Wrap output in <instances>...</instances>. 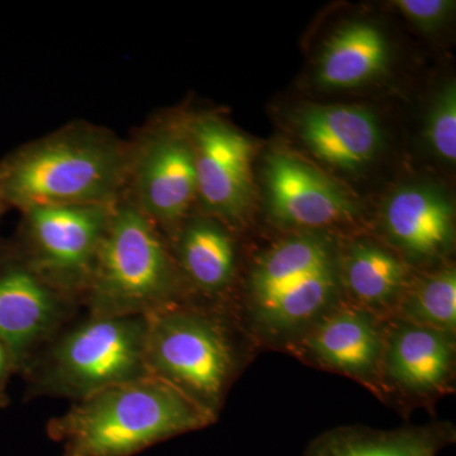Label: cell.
I'll return each mask as SVG.
<instances>
[{"mask_svg":"<svg viewBox=\"0 0 456 456\" xmlns=\"http://www.w3.org/2000/svg\"><path fill=\"white\" fill-rule=\"evenodd\" d=\"M130 141L73 121L0 160V197L18 212L35 206L113 204L125 193Z\"/></svg>","mask_w":456,"mask_h":456,"instance_id":"1","label":"cell"},{"mask_svg":"<svg viewBox=\"0 0 456 456\" xmlns=\"http://www.w3.org/2000/svg\"><path fill=\"white\" fill-rule=\"evenodd\" d=\"M215 419L178 389L149 375L74 402L50 419L47 434L61 445L62 456H132Z\"/></svg>","mask_w":456,"mask_h":456,"instance_id":"2","label":"cell"},{"mask_svg":"<svg viewBox=\"0 0 456 456\" xmlns=\"http://www.w3.org/2000/svg\"><path fill=\"white\" fill-rule=\"evenodd\" d=\"M169 242L125 196L114 203L82 297L89 314L147 317L185 301Z\"/></svg>","mask_w":456,"mask_h":456,"instance_id":"3","label":"cell"},{"mask_svg":"<svg viewBox=\"0 0 456 456\" xmlns=\"http://www.w3.org/2000/svg\"><path fill=\"white\" fill-rule=\"evenodd\" d=\"M73 321L36 354L20 374L29 398L77 402L108 387L149 377L146 317L88 314Z\"/></svg>","mask_w":456,"mask_h":456,"instance_id":"4","label":"cell"},{"mask_svg":"<svg viewBox=\"0 0 456 456\" xmlns=\"http://www.w3.org/2000/svg\"><path fill=\"white\" fill-rule=\"evenodd\" d=\"M338 279L334 248L326 237L312 232L288 237L251 269V314L270 334L301 329L329 307Z\"/></svg>","mask_w":456,"mask_h":456,"instance_id":"5","label":"cell"},{"mask_svg":"<svg viewBox=\"0 0 456 456\" xmlns=\"http://www.w3.org/2000/svg\"><path fill=\"white\" fill-rule=\"evenodd\" d=\"M146 318L147 373L216 416L235 368L221 321L185 303Z\"/></svg>","mask_w":456,"mask_h":456,"instance_id":"6","label":"cell"},{"mask_svg":"<svg viewBox=\"0 0 456 456\" xmlns=\"http://www.w3.org/2000/svg\"><path fill=\"white\" fill-rule=\"evenodd\" d=\"M130 141L123 196L169 242L198 207L197 171L187 119L155 117Z\"/></svg>","mask_w":456,"mask_h":456,"instance_id":"7","label":"cell"},{"mask_svg":"<svg viewBox=\"0 0 456 456\" xmlns=\"http://www.w3.org/2000/svg\"><path fill=\"white\" fill-rule=\"evenodd\" d=\"M113 206L29 207L20 212L12 248L45 283L82 305Z\"/></svg>","mask_w":456,"mask_h":456,"instance_id":"8","label":"cell"},{"mask_svg":"<svg viewBox=\"0 0 456 456\" xmlns=\"http://www.w3.org/2000/svg\"><path fill=\"white\" fill-rule=\"evenodd\" d=\"M185 119L196 160L198 207L227 227L236 226L253 200V141L215 113Z\"/></svg>","mask_w":456,"mask_h":456,"instance_id":"9","label":"cell"},{"mask_svg":"<svg viewBox=\"0 0 456 456\" xmlns=\"http://www.w3.org/2000/svg\"><path fill=\"white\" fill-rule=\"evenodd\" d=\"M79 307L35 274L11 244L0 246V340L13 354L20 374Z\"/></svg>","mask_w":456,"mask_h":456,"instance_id":"10","label":"cell"},{"mask_svg":"<svg viewBox=\"0 0 456 456\" xmlns=\"http://www.w3.org/2000/svg\"><path fill=\"white\" fill-rule=\"evenodd\" d=\"M266 198L273 218L285 226L321 228L349 221L358 206L322 171L277 151L265 161Z\"/></svg>","mask_w":456,"mask_h":456,"instance_id":"11","label":"cell"},{"mask_svg":"<svg viewBox=\"0 0 456 456\" xmlns=\"http://www.w3.org/2000/svg\"><path fill=\"white\" fill-rule=\"evenodd\" d=\"M297 126L312 154L336 169L367 167L382 145L377 116L362 106H310L299 112Z\"/></svg>","mask_w":456,"mask_h":456,"instance_id":"12","label":"cell"},{"mask_svg":"<svg viewBox=\"0 0 456 456\" xmlns=\"http://www.w3.org/2000/svg\"><path fill=\"white\" fill-rule=\"evenodd\" d=\"M454 206L440 189H398L384 207V226L398 248L416 259L448 253L454 241Z\"/></svg>","mask_w":456,"mask_h":456,"instance_id":"13","label":"cell"},{"mask_svg":"<svg viewBox=\"0 0 456 456\" xmlns=\"http://www.w3.org/2000/svg\"><path fill=\"white\" fill-rule=\"evenodd\" d=\"M185 285L209 296L224 293L233 281L235 245L227 226L196 212L169 241Z\"/></svg>","mask_w":456,"mask_h":456,"instance_id":"14","label":"cell"},{"mask_svg":"<svg viewBox=\"0 0 456 456\" xmlns=\"http://www.w3.org/2000/svg\"><path fill=\"white\" fill-rule=\"evenodd\" d=\"M386 36L369 22L347 23L326 42L314 79L325 89H354L370 83L388 65Z\"/></svg>","mask_w":456,"mask_h":456,"instance_id":"15","label":"cell"},{"mask_svg":"<svg viewBox=\"0 0 456 456\" xmlns=\"http://www.w3.org/2000/svg\"><path fill=\"white\" fill-rule=\"evenodd\" d=\"M452 354L448 334L404 322L393 332L384 356L395 382L410 391L431 392L449 377Z\"/></svg>","mask_w":456,"mask_h":456,"instance_id":"16","label":"cell"},{"mask_svg":"<svg viewBox=\"0 0 456 456\" xmlns=\"http://www.w3.org/2000/svg\"><path fill=\"white\" fill-rule=\"evenodd\" d=\"M312 355L345 373L374 371L382 355L379 330L364 312L344 310L326 317L305 338Z\"/></svg>","mask_w":456,"mask_h":456,"instance_id":"17","label":"cell"},{"mask_svg":"<svg viewBox=\"0 0 456 456\" xmlns=\"http://www.w3.org/2000/svg\"><path fill=\"white\" fill-rule=\"evenodd\" d=\"M342 269L347 289L367 307L391 305L406 285L404 264L389 251L369 242L351 246Z\"/></svg>","mask_w":456,"mask_h":456,"instance_id":"18","label":"cell"},{"mask_svg":"<svg viewBox=\"0 0 456 456\" xmlns=\"http://www.w3.org/2000/svg\"><path fill=\"white\" fill-rule=\"evenodd\" d=\"M404 322L452 334L456 326V273L448 268L428 275L399 303Z\"/></svg>","mask_w":456,"mask_h":456,"instance_id":"19","label":"cell"},{"mask_svg":"<svg viewBox=\"0 0 456 456\" xmlns=\"http://www.w3.org/2000/svg\"><path fill=\"white\" fill-rule=\"evenodd\" d=\"M431 151L448 164L456 161V86L449 82L432 102L425 126Z\"/></svg>","mask_w":456,"mask_h":456,"instance_id":"20","label":"cell"},{"mask_svg":"<svg viewBox=\"0 0 456 456\" xmlns=\"http://www.w3.org/2000/svg\"><path fill=\"white\" fill-rule=\"evenodd\" d=\"M434 445L428 437L407 435L397 439L350 444L334 456H431Z\"/></svg>","mask_w":456,"mask_h":456,"instance_id":"21","label":"cell"},{"mask_svg":"<svg viewBox=\"0 0 456 456\" xmlns=\"http://www.w3.org/2000/svg\"><path fill=\"white\" fill-rule=\"evenodd\" d=\"M395 7L422 31H435L443 26L454 12V0H397Z\"/></svg>","mask_w":456,"mask_h":456,"instance_id":"22","label":"cell"},{"mask_svg":"<svg viewBox=\"0 0 456 456\" xmlns=\"http://www.w3.org/2000/svg\"><path fill=\"white\" fill-rule=\"evenodd\" d=\"M20 374L16 359L8 349L7 345L0 340V408H5L11 403L8 395V386L14 375Z\"/></svg>","mask_w":456,"mask_h":456,"instance_id":"23","label":"cell"},{"mask_svg":"<svg viewBox=\"0 0 456 456\" xmlns=\"http://www.w3.org/2000/svg\"><path fill=\"white\" fill-rule=\"evenodd\" d=\"M7 204L4 203V200L0 197V222H2L3 216L5 215V212L8 211ZM0 246H2V242H0Z\"/></svg>","mask_w":456,"mask_h":456,"instance_id":"24","label":"cell"}]
</instances>
